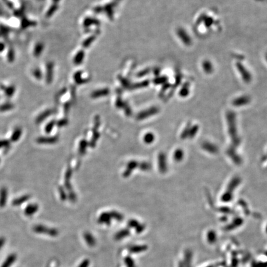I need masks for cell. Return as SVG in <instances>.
Listing matches in <instances>:
<instances>
[{
	"label": "cell",
	"mask_w": 267,
	"mask_h": 267,
	"mask_svg": "<svg viewBox=\"0 0 267 267\" xmlns=\"http://www.w3.org/2000/svg\"><path fill=\"white\" fill-rule=\"evenodd\" d=\"M33 230L36 233L45 234L52 237H55L58 234V231L55 229L48 228L47 227L42 225H37L34 226Z\"/></svg>",
	"instance_id": "cell-1"
},
{
	"label": "cell",
	"mask_w": 267,
	"mask_h": 267,
	"mask_svg": "<svg viewBox=\"0 0 267 267\" xmlns=\"http://www.w3.org/2000/svg\"><path fill=\"white\" fill-rule=\"evenodd\" d=\"M147 248L146 245H136L131 246L129 248V251L132 254H139L147 251Z\"/></svg>",
	"instance_id": "cell-2"
},
{
	"label": "cell",
	"mask_w": 267,
	"mask_h": 267,
	"mask_svg": "<svg viewBox=\"0 0 267 267\" xmlns=\"http://www.w3.org/2000/svg\"><path fill=\"white\" fill-rule=\"evenodd\" d=\"M17 260V255L15 254H11L7 256L5 261L1 265V267H11Z\"/></svg>",
	"instance_id": "cell-3"
},
{
	"label": "cell",
	"mask_w": 267,
	"mask_h": 267,
	"mask_svg": "<svg viewBox=\"0 0 267 267\" xmlns=\"http://www.w3.org/2000/svg\"><path fill=\"white\" fill-rule=\"evenodd\" d=\"M7 198V191L5 187H2L0 190V207H3L6 204Z\"/></svg>",
	"instance_id": "cell-4"
},
{
	"label": "cell",
	"mask_w": 267,
	"mask_h": 267,
	"mask_svg": "<svg viewBox=\"0 0 267 267\" xmlns=\"http://www.w3.org/2000/svg\"><path fill=\"white\" fill-rule=\"evenodd\" d=\"M38 210V206L36 204L28 205L24 210V213L27 216H32Z\"/></svg>",
	"instance_id": "cell-5"
},
{
	"label": "cell",
	"mask_w": 267,
	"mask_h": 267,
	"mask_svg": "<svg viewBox=\"0 0 267 267\" xmlns=\"http://www.w3.org/2000/svg\"><path fill=\"white\" fill-rule=\"evenodd\" d=\"M84 237L85 242L90 247H93L96 244V240L94 238V237L89 233H85L84 234Z\"/></svg>",
	"instance_id": "cell-6"
},
{
	"label": "cell",
	"mask_w": 267,
	"mask_h": 267,
	"mask_svg": "<svg viewBox=\"0 0 267 267\" xmlns=\"http://www.w3.org/2000/svg\"><path fill=\"white\" fill-rule=\"evenodd\" d=\"M28 198H29V195H23L19 198L14 200L13 202V205L14 206L20 205L22 204L24 202H26Z\"/></svg>",
	"instance_id": "cell-7"
},
{
	"label": "cell",
	"mask_w": 267,
	"mask_h": 267,
	"mask_svg": "<svg viewBox=\"0 0 267 267\" xmlns=\"http://www.w3.org/2000/svg\"><path fill=\"white\" fill-rule=\"evenodd\" d=\"M129 234H130V232L129 230H121L119 232H118L115 235V239L116 240H121L122 239H124L125 237L128 236Z\"/></svg>",
	"instance_id": "cell-8"
},
{
	"label": "cell",
	"mask_w": 267,
	"mask_h": 267,
	"mask_svg": "<svg viewBox=\"0 0 267 267\" xmlns=\"http://www.w3.org/2000/svg\"><path fill=\"white\" fill-rule=\"evenodd\" d=\"M111 216L109 214L105 213V214H103L99 219V222L100 223H103V224H110V222H111Z\"/></svg>",
	"instance_id": "cell-9"
},
{
	"label": "cell",
	"mask_w": 267,
	"mask_h": 267,
	"mask_svg": "<svg viewBox=\"0 0 267 267\" xmlns=\"http://www.w3.org/2000/svg\"><path fill=\"white\" fill-rule=\"evenodd\" d=\"M21 134H22V130L21 129H19V128H17L14 131V132L13 133V135L11 136V140L13 142L17 141L19 139V138L21 137Z\"/></svg>",
	"instance_id": "cell-10"
},
{
	"label": "cell",
	"mask_w": 267,
	"mask_h": 267,
	"mask_svg": "<svg viewBox=\"0 0 267 267\" xmlns=\"http://www.w3.org/2000/svg\"><path fill=\"white\" fill-rule=\"evenodd\" d=\"M125 262L127 267H136L134 260L131 257H126L125 259Z\"/></svg>",
	"instance_id": "cell-11"
},
{
	"label": "cell",
	"mask_w": 267,
	"mask_h": 267,
	"mask_svg": "<svg viewBox=\"0 0 267 267\" xmlns=\"http://www.w3.org/2000/svg\"><path fill=\"white\" fill-rule=\"evenodd\" d=\"M37 141L39 143H46V142L50 143V142H53L54 141V140L52 138H50V139L49 138H39L37 140Z\"/></svg>",
	"instance_id": "cell-12"
},
{
	"label": "cell",
	"mask_w": 267,
	"mask_h": 267,
	"mask_svg": "<svg viewBox=\"0 0 267 267\" xmlns=\"http://www.w3.org/2000/svg\"><path fill=\"white\" fill-rule=\"evenodd\" d=\"M13 106L11 104H4V105L1 106L0 107V111H5L7 110H11V108H13Z\"/></svg>",
	"instance_id": "cell-13"
},
{
	"label": "cell",
	"mask_w": 267,
	"mask_h": 267,
	"mask_svg": "<svg viewBox=\"0 0 267 267\" xmlns=\"http://www.w3.org/2000/svg\"><path fill=\"white\" fill-rule=\"evenodd\" d=\"M90 265V261L88 259L84 260L78 267H89Z\"/></svg>",
	"instance_id": "cell-14"
},
{
	"label": "cell",
	"mask_w": 267,
	"mask_h": 267,
	"mask_svg": "<svg viewBox=\"0 0 267 267\" xmlns=\"http://www.w3.org/2000/svg\"><path fill=\"white\" fill-rule=\"evenodd\" d=\"M129 225L130 227H136V228L139 225V223L137 222H136L135 220H132V221H131L129 223Z\"/></svg>",
	"instance_id": "cell-15"
},
{
	"label": "cell",
	"mask_w": 267,
	"mask_h": 267,
	"mask_svg": "<svg viewBox=\"0 0 267 267\" xmlns=\"http://www.w3.org/2000/svg\"><path fill=\"white\" fill-rule=\"evenodd\" d=\"M9 145V142L6 140H0V148L4 147H6Z\"/></svg>",
	"instance_id": "cell-16"
},
{
	"label": "cell",
	"mask_w": 267,
	"mask_h": 267,
	"mask_svg": "<svg viewBox=\"0 0 267 267\" xmlns=\"http://www.w3.org/2000/svg\"><path fill=\"white\" fill-rule=\"evenodd\" d=\"M6 242V239L4 237H0V251L4 246Z\"/></svg>",
	"instance_id": "cell-17"
},
{
	"label": "cell",
	"mask_w": 267,
	"mask_h": 267,
	"mask_svg": "<svg viewBox=\"0 0 267 267\" xmlns=\"http://www.w3.org/2000/svg\"><path fill=\"white\" fill-rule=\"evenodd\" d=\"M144 230V226L143 225H139L137 227H136V232L137 233H142L143 231Z\"/></svg>",
	"instance_id": "cell-18"
}]
</instances>
